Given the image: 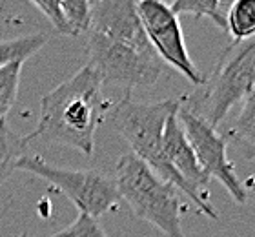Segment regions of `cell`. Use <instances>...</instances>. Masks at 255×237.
<instances>
[{
  "label": "cell",
  "mask_w": 255,
  "mask_h": 237,
  "mask_svg": "<svg viewBox=\"0 0 255 237\" xmlns=\"http://www.w3.org/2000/svg\"><path fill=\"white\" fill-rule=\"evenodd\" d=\"M46 42H48V35H44V33H35V35L0 42V68L13 62L24 64L27 58L40 51L46 46Z\"/></svg>",
  "instance_id": "obj_14"
},
{
  "label": "cell",
  "mask_w": 255,
  "mask_h": 237,
  "mask_svg": "<svg viewBox=\"0 0 255 237\" xmlns=\"http://www.w3.org/2000/svg\"><path fill=\"white\" fill-rule=\"evenodd\" d=\"M88 53L90 66L99 73L102 84H119L126 90L149 88L162 73V62L155 53H138L93 31L88 33Z\"/></svg>",
  "instance_id": "obj_6"
},
{
  "label": "cell",
  "mask_w": 255,
  "mask_h": 237,
  "mask_svg": "<svg viewBox=\"0 0 255 237\" xmlns=\"http://www.w3.org/2000/svg\"><path fill=\"white\" fill-rule=\"evenodd\" d=\"M20 237H27V234H22V236Z\"/></svg>",
  "instance_id": "obj_20"
},
{
  "label": "cell",
  "mask_w": 255,
  "mask_h": 237,
  "mask_svg": "<svg viewBox=\"0 0 255 237\" xmlns=\"http://www.w3.org/2000/svg\"><path fill=\"white\" fill-rule=\"evenodd\" d=\"M20 62L7 64L0 68V117L4 119L11 106L15 104L16 93H18V82H20Z\"/></svg>",
  "instance_id": "obj_16"
},
{
  "label": "cell",
  "mask_w": 255,
  "mask_h": 237,
  "mask_svg": "<svg viewBox=\"0 0 255 237\" xmlns=\"http://www.w3.org/2000/svg\"><path fill=\"white\" fill-rule=\"evenodd\" d=\"M62 11L73 31V37L90 33L91 29V2L88 0H62Z\"/></svg>",
  "instance_id": "obj_17"
},
{
  "label": "cell",
  "mask_w": 255,
  "mask_h": 237,
  "mask_svg": "<svg viewBox=\"0 0 255 237\" xmlns=\"http://www.w3.org/2000/svg\"><path fill=\"white\" fill-rule=\"evenodd\" d=\"M112 42L131 47L138 53H155L149 44L135 0L91 2V29ZM157 55V53H155Z\"/></svg>",
  "instance_id": "obj_9"
},
{
  "label": "cell",
  "mask_w": 255,
  "mask_h": 237,
  "mask_svg": "<svg viewBox=\"0 0 255 237\" xmlns=\"http://www.w3.org/2000/svg\"><path fill=\"white\" fill-rule=\"evenodd\" d=\"M115 175L121 199L126 201L138 219L151 223L166 237H186L179 192L171 183L160 179L133 153L119 157Z\"/></svg>",
  "instance_id": "obj_3"
},
{
  "label": "cell",
  "mask_w": 255,
  "mask_h": 237,
  "mask_svg": "<svg viewBox=\"0 0 255 237\" xmlns=\"http://www.w3.org/2000/svg\"><path fill=\"white\" fill-rule=\"evenodd\" d=\"M26 142L24 137H18L5 119L0 121V185L9 179V175L16 170V164L24 157Z\"/></svg>",
  "instance_id": "obj_12"
},
{
  "label": "cell",
  "mask_w": 255,
  "mask_h": 237,
  "mask_svg": "<svg viewBox=\"0 0 255 237\" xmlns=\"http://www.w3.org/2000/svg\"><path fill=\"white\" fill-rule=\"evenodd\" d=\"M0 121H2V117H0Z\"/></svg>",
  "instance_id": "obj_21"
},
{
  "label": "cell",
  "mask_w": 255,
  "mask_h": 237,
  "mask_svg": "<svg viewBox=\"0 0 255 237\" xmlns=\"http://www.w3.org/2000/svg\"><path fill=\"white\" fill-rule=\"evenodd\" d=\"M226 31L234 42L255 37V0H235L226 13Z\"/></svg>",
  "instance_id": "obj_13"
},
{
  "label": "cell",
  "mask_w": 255,
  "mask_h": 237,
  "mask_svg": "<svg viewBox=\"0 0 255 237\" xmlns=\"http://www.w3.org/2000/svg\"><path fill=\"white\" fill-rule=\"evenodd\" d=\"M164 152L170 159L171 166L175 172L186 181V185L193 188L199 195L201 192H208L210 179L208 175L202 172L201 164L197 161L195 153L191 150L190 142H188L184 130H182L181 122L177 119V111L168 119L164 128ZM204 197V195H202Z\"/></svg>",
  "instance_id": "obj_10"
},
{
  "label": "cell",
  "mask_w": 255,
  "mask_h": 237,
  "mask_svg": "<svg viewBox=\"0 0 255 237\" xmlns=\"http://www.w3.org/2000/svg\"><path fill=\"white\" fill-rule=\"evenodd\" d=\"M177 110L179 100L137 102L126 97L113 108L112 122L119 135L131 146L133 155H137L160 179L168 181L182 194H186L199 212L210 219H219L217 210L210 205V201L186 185V181L177 174L164 152L166 122Z\"/></svg>",
  "instance_id": "obj_2"
},
{
  "label": "cell",
  "mask_w": 255,
  "mask_h": 237,
  "mask_svg": "<svg viewBox=\"0 0 255 237\" xmlns=\"http://www.w3.org/2000/svg\"><path fill=\"white\" fill-rule=\"evenodd\" d=\"M221 0H175L170 9L175 15L208 16L223 31H226V13H223Z\"/></svg>",
  "instance_id": "obj_15"
},
{
  "label": "cell",
  "mask_w": 255,
  "mask_h": 237,
  "mask_svg": "<svg viewBox=\"0 0 255 237\" xmlns=\"http://www.w3.org/2000/svg\"><path fill=\"white\" fill-rule=\"evenodd\" d=\"M53 237H106V234L95 217L88 214H79V217L68 228L60 230Z\"/></svg>",
  "instance_id": "obj_18"
},
{
  "label": "cell",
  "mask_w": 255,
  "mask_h": 237,
  "mask_svg": "<svg viewBox=\"0 0 255 237\" xmlns=\"http://www.w3.org/2000/svg\"><path fill=\"white\" fill-rule=\"evenodd\" d=\"M104 113L106 100L102 97V80L88 64L71 79L44 95L37 128L24 137V142L27 144L35 139L60 142L91 157Z\"/></svg>",
  "instance_id": "obj_1"
},
{
  "label": "cell",
  "mask_w": 255,
  "mask_h": 237,
  "mask_svg": "<svg viewBox=\"0 0 255 237\" xmlns=\"http://www.w3.org/2000/svg\"><path fill=\"white\" fill-rule=\"evenodd\" d=\"M177 119L181 122L184 135L201 164L202 172L208 175V179H217L237 205H246L248 194L245 186L241 185V181L237 179L234 164L230 163L226 155V150H228L226 141L223 135H219L217 128H212L206 121H202L201 117H197L181 102L177 110Z\"/></svg>",
  "instance_id": "obj_8"
},
{
  "label": "cell",
  "mask_w": 255,
  "mask_h": 237,
  "mask_svg": "<svg viewBox=\"0 0 255 237\" xmlns=\"http://www.w3.org/2000/svg\"><path fill=\"white\" fill-rule=\"evenodd\" d=\"M33 5L42 11L44 16L53 24L57 31L62 33V35H71L73 37V31L69 27L68 18L64 15L62 5H60L59 0H33Z\"/></svg>",
  "instance_id": "obj_19"
},
{
  "label": "cell",
  "mask_w": 255,
  "mask_h": 237,
  "mask_svg": "<svg viewBox=\"0 0 255 237\" xmlns=\"http://www.w3.org/2000/svg\"><path fill=\"white\" fill-rule=\"evenodd\" d=\"M137 9L146 37L157 57L160 58V62L170 64L182 77H186L191 84L201 88L206 82V75L191 60L179 18L170 9V5L159 0H140L137 2Z\"/></svg>",
  "instance_id": "obj_7"
},
{
  "label": "cell",
  "mask_w": 255,
  "mask_h": 237,
  "mask_svg": "<svg viewBox=\"0 0 255 237\" xmlns=\"http://www.w3.org/2000/svg\"><path fill=\"white\" fill-rule=\"evenodd\" d=\"M255 90V37L232 42L215 64L201 91L186 106L197 117L217 128L237 104Z\"/></svg>",
  "instance_id": "obj_4"
},
{
  "label": "cell",
  "mask_w": 255,
  "mask_h": 237,
  "mask_svg": "<svg viewBox=\"0 0 255 237\" xmlns=\"http://www.w3.org/2000/svg\"><path fill=\"white\" fill-rule=\"evenodd\" d=\"M230 137L234 139L245 155L255 159V90L241 104V110L230 126Z\"/></svg>",
  "instance_id": "obj_11"
},
{
  "label": "cell",
  "mask_w": 255,
  "mask_h": 237,
  "mask_svg": "<svg viewBox=\"0 0 255 237\" xmlns=\"http://www.w3.org/2000/svg\"><path fill=\"white\" fill-rule=\"evenodd\" d=\"M16 170L46 179L79 208V214H88L95 219L115 210L123 201L115 181L95 170L59 168L38 155H24L16 164Z\"/></svg>",
  "instance_id": "obj_5"
}]
</instances>
